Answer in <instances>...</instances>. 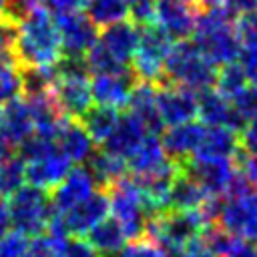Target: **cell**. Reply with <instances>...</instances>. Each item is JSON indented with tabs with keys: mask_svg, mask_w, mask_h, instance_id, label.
Masks as SVG:
<instances>
[{
	"mask_svg": "<svg viewBox=\"0 0 257 257\" xmlns=\"http://www.w3.org/2000/svg\"><path fill=\"white\" fill-rule=\"evenodd\" d=\"M14 60L26 66H52L62 60V42L56 16L46 6L32 8L14 20Z\"/></svg>",
	"mask_w": 257,
	"mask_h": 257,
	"instance_id": "obj_1",
	"label": "cell"
},
{
	"mask_svg": "<svg viewBox=\"0 0 257 257\" xmlns=\"http://www.w3.org/2000/svg\"><path fill=\"white\" fill-rule=\"evenodd\" d=\"M239 16L227 6H201L193 30L195 44L205 56L217 64H229L239 58L241 36L237 28Z\"/></svg>",
	"mask_w": 257,
	"mask_h": 257,
	"instance_id": "obj_2",
	"label": "cell"
},
{
	"mask_svg": "<svg viewBox=\"0 0 257 257\" xmlns=\"http://www.w3.org/2000/svg\"><path fill=\"white\" fill-rule=\"evenodd\" d=\"M217 70L219 66L205 56V52L195 44V40L179 38L173 42L165 58L163 80L177 82L195 92H201L205 88L215 86Z\"/></svg>",
	"mask_w": 257,
	"mask_h": 257,
	"instance_id": "obj_3",
	"label": "cell"
},
{
	"mask_svg": "<svg viewBox=\"0 0 257 257\" xmlns=\"http://www.w3.org/2000/svg\"><path fill=\"white\" fill-rule=\"evenodd\" d=\"M16 153L24 159L26 165V183L40 187L44 191H52L70 171V159L58 149L54 139L32 135L24 141Z\"/></svg>",
	"mask_w": 257,
	"mask_h": 257,
	"instance_id": "obj_4",
	"label": "cell"
},
{
	"mask_svg": "<svg viewBox=\"0 0 257 257\" xmlns=\"http://www.w3.org/2000/svg\"><path fill=\"white\" fill-rule=\"evenodd\" d=\"M52 94L68 118H82L84 112L94 104L90 90V72L82 58L62 56L58 62V78L52 86Z\"/></svg>",
	"mask_w": 257,
	"mask_h": 257,
	"instance_id": "obj_5",
	"label": "cell"
},
{
	"mask_svg": "<svg viewBox=\"0 0 257 257\" xmlns=\"http://www.w3.org/2000/svg\"><path fill=\"white\" fill-rule=\"evenodd\" d=\"M110 203V217L118 221L124 235L131 239L143 237L149 221V207L139 183L133 177H120L118 181L104 187Z\"/></svg>",
	"mask_w": 257,
	"mask_h": 257,
	"instance_id": "obj_6",
	"label": "cell"
},
{
	"mask_svg": "<svg viewBox=\"0 0 257 257\" xmlns=\"http://www.w3.org/2000/svg\"><path fill=\"white\" fill-rule=\"evenodd\" d=\"M4 205L12 229H18L30 237L46 229V221L52 211L48 191L26 183L12 195H8L4 199Z\"/></svg>",
	"mask_w": 257,
	"mask_h": 257,
	"instance_id": "obj_7",
	"label": "cell"
},
{
	"mask_svg": "<svg viewBox=\"0 0 257 257\" xmlns=\"http://www.w3.org/2000/svg\"><path fill=\"white\" fill-rule=\"evenodd\" d=\"M173 38L157 24L143 26L141 38L135 48V54L131 58V70L137 80H147L159 84L163 80L165 70V58L173 46Z\"/></svg>",
	"mask_w": 257,
	"mask_h": 257,
	"instance_id": "obj_8",
	"label": "cell"
},
{
	"mask_svg": "<svg viewBox=\"0 0 257 257\" xmlns=\"http://www.w3.org/2000/svg\"><path fill=\"white\" fill-rule=\"evenodd\" d=\"M157 108L163 126L193 120L199 112V92L183 84L163 80L157 84Z\"/></svg>",
	"mask_w": 257,
	"mask_h": 257,
	"instance_id": "obj_9",
	"label": "cell"
},
{
	"mask_svg": "<svg viewBox=\"0 0 257 257\" xmlns=\"http://www.w3.org/2000/svg\"><path fill=\"white\" fill-rule=\"evenodd\" d=\"M183 169L211 195L227 199L229 189L239 173L235 159H187Z\"/></svg>",
	"mask_w": 257,
	"mask_h": 257,
	"instance_id": "obj_10",
	"label": "cell"
},
{
	"mask_svg": "<svg viewBox=\"0 0 257 257\" xmlns=\"http://www.w3.org/2000/svg\"><path fill=\"white\" fill-rule=\"evenodd\" d=\"M217 223L241 239L257 241V187L245 195L223 199Z\"/></svg>",
	"mask_w": 257,
	"mask_h": 257,
	"instance_id": "obj_11",
	"label": "cell"
},
{
	"mask_svg": "<svg viewBox=\"0 0 257 257\" xmlns=\"http://www.w3.org/2000/svg\"><path fill=\"white\" fill-rule=\"evenodd\" d=\"M54 16H56L58 32H60L62 56L82 58L88 52V48L96 42L98 26L84 14V10L62 12V14H54Z\"/></svg>",
	"mask_w": 257,
	"mask_h": 257,
	"instance_id": "obj_12",
	"label": "cell"
},
{
	"mask_svg": "<svg viewBox=\"0 0 257 257\" xmlns=\"http://www.w3.org/2000/svg\"><path fill=\"white\" fill-rule=\"evenodd\" d=\"M96 189H100L92 169L84 165H72L66 177L50 191V205L56 213H66L86 197H90Z\"/></svg>",
	"mask_w": 257,
	"mask_h": 257,
	"instance_id": "obj_13",
	"label": "cell"
},
{
	"mask_svg": "<svg viewBox=\"0 0 257 257\" xmlns=\"http://www.w3.org/2000/svg\"><path fill=\"white\" fill-rule=\"evenodd\" d=\"M135 82H137V78H135L131 66L122 68V70L90 74L92 100H94V104L122 110V108H126V102H128Z\"/></svg>",
	"mask_w": 257,
	"mask_h": 257,
	"instance_id": "obj_14",
	"label": "cell"
},
{
	"mask_svg": "<svg viewBox=\"0 0 257 257\" xmlns=\"http://www.w3.org/2000/svg\"><path fill=\"white\" fill-rule=\"evenodd\" d=\"M199 16L195 0H157V26H161L173 40L193 36Z\"/></svg>",
	"mask_w": 257,
	"mask_h": 257,
	"instance_id": "obj_15",
	"label": "cell"
},
{
	"mask_svg": "<svg viewBox=\"0 0 257 257\" xmlns=\"http://www.w3.org/2000/svg\"><path fill=\"white\" fill-rule=\"evenodd\" d=\"M64 227L68 235H86L98 221L110 215V203H108V193L104 187L96 189L90 197L68 209L66 213H60Z\"/></svg>",
	"mask_w": 257,
	"mask_h": 257,
	"instance_id": "obj_16",
	"label": "cell"
},
{
	"mask_svg": "<svg viewBox=\"0 0 257 257\" xmlns=\"http://www.w3.org/2000/svg\"><path fill=\"white\" fill-rule=\"evenodd\" d=\"M197 116L205 126H229L235 131L243 126V120L233 106V100L227 94H223L217 86H211L199 92Z\"/></svg>",
	"mask_w": 257,
	"mask_h": 257,
	"instance_id": "obj_17",
	"label": "cell"
},
{
	"mask_svg": "<svg viewBox=\"0 0 257 257\" xmlns=\"http://www.w3.org/2000/svg\"><path fill=\"white\" fill-rule=\"evenodd\" d=\"M139 38H141V26H137L133 20H120L104 26L98 32L96 40L118 64L128 66L135 48L139 44Z\"/></svg>",
	"mask_w": 257,
	"mask_h": 257,
	"instance_id": "obj_18",
	"label": "cell"
},
{
	"mask_svg": "<svg viewBox=\"0 0 257 257\" xmlns=\"http://www.w3.org/2000/svg\"><path fill=\"white\" fill-rule=\"evenodd\" d=\"M0 133L14 147V151L34 135V118H32L28 98L24 94L2 104Z\"/></svg>",
	"mask_w": 257,
	"mask_h": 257,
	"instance_id": "obj_19",
	"label": "cell"
},
{
	"mask_svg": "<svg viewBox=\"0 0 257 257\" xmlns=\"http://www.w3.org/2000/svg\"><path fill=\"white\" fill-rule=\"evenodd\" d=\"M203 133H205V124L201 120L197 122L193 118V120H187V122L169 124L161 135V143H163L165 153L171 159H175L179 163H185L197 151V147L203 139Z\"/></svg>",
	"mask_w": 257,
	"mask_h": 257,
	"instance_id": "obj_20",
	"label": "cell"
},
{
	"mask_svg": "<svg viewBox=\"0 0 257 257\" xmlns=\"http://www.w3.org/2000/svg\"><path fill=\"white\" fill-rule=\"evenodd\" d=\"M54 143L70 159L72 165L88 163L96 151L94 139L90 137V133L84 128V124L78 118H64V122L60 124L54 137Z\"/></svg>",
	"mask_w": 257,
	"mask_h": 257,
	"instance_id": "obj_21",
	"label": "cell"
},
{
	"mask_svg": "<svg viewBox=\"0 0 257 257\" xmlns=\"http://www.w3.org/2000/svg\"><path fill=\"white\" fill-rule=\"evenodd\" d=\"M147 133H149V128L143 124V120L137 118L133 112L124 110V112H120L112 133L108 135V139L100 147L108 153H114L122 159H128L133 155V151L141 145V141L147 137Z\"/></svg>",
	"mask_w": 257,
	"mask_h": 257,
	"instance_id": "obj_22",
	"label": "cell"
},
{
	"mask_svg": "<svg viewBox=\"0 0 257 257\" xmlns=\"http://www.w3.org/2000/svg\"><path fill=\"white\" fill-rule=\"evenodd\" d=\"M239 151V133L235 128L205 126L203 139L191 159H235Z\"/></svg>",
	"mask_w": 257,
	"mask_h": 257,
	"instance_id": "obj_23",
	"label": "cell"
},
{
	"mask_svg": "<svg viewBox=\"0 0 257 257\" xmlns=\"http://www.w3.org/2000/svg\"><path fill=\"white\" fill-rule=\"evenodd\" d=\"M126 110L133 112L137 118H141L143 124L149 128V133H159L163 122L157 108V84L147 80H137L131 90Z\"/></svg>",
	"mask_w": 257,
	"mask_h": 257,
	"instance_id": "obj_24",
	"label": "cell"
},
{
	"mask_svg": "<svg viewBox=\"0 0 257 257\" xmlns=\"http://www.w3.org/2000/svg\"><path fill=\"white\" fill-rule=\"evenodd\" d=\"M209 197L211 195L185 169H181V173L175 177L169 191V209H177V211L201 209Z\"/></svg>",
	"mask_w": 257,
	"mask_h": 257,
	"instance_id": "obj_25",
	"label": "cell"
},
{
	"mask_svg": "<svg viewBox=\"0 0 257 257\" xmlns=\"http://www.w3.org/2000/svg\"><path fill=\"white\" fill-rule=\"evenodd\" d=\"M167 159H169V155L165 153L163 143L157 137V133H147V137L141 141V145L126 159V167L133 177H143V175L155 171L157 167H161Z\"/></svg>",
	"mask_w": 257,
	"mask_h": 257,
	"instance_id": "obj_26",
	"label": "cell"
},
{
	"mask_svg": "<svg viewBox=\"0 0 257 257\" xmlns=\"http://www.w3.org/2000/svg\"><path fill=\"white\" fill-rule=\"evenodd\" d=\"M92 247L100 253V255H116L128 241V237L124 235L122 227L118 225V221L114 217H104L102 221H98L86 235H84Z\"/></svg>",
	"mask_w": 257,
	"mask_h": 257,
	"instance_id": "obj_27",
	"label": "cell"
},
{
	"mask_svg": "<svg viewBox=\"0 0 257 257\" xmlns=\"http://www.w3.org/2000/svg\"><path fill=\"white\" fill-rule=\"evenodd\" d=\"M88 163H90V169L100 187H108L110 183L118 181L120 177H124L128 173L126 159H122L114 153H108L102 147L98 151H94V155L90 157Z\"/></svg>",
	"mask_w": 257,
	"mask_h": 257,
	"instance_id": "obj_28",
	"label": "cell"
},
{
	"mask_svg": "<svg viewBox=\"0 0 257 257\" xmlns=\"http://www.w3.org/2000/svg\"><path fill=\"white\" fill-rule=\"evenodd\" d=\"M118 116H120V110L110 108V106H102V104H94V106H90L84 112V116L80 118V122L90 133V137L94 139V143L96 145H102L108 139V135L112 133Z\"/></svg>",
	"mask_w": 257,
	"mask_h": 257,
	"instance_id": "obj_29",
	"label": "cell"
},
{
	"mask_svg": "<svg viewBox=\"0 0 257 257\" xmlns=\"http://www.w3.org/2000/svg\"><path fill=\"white\" fill-rule=\"evenodd\" d=\"M128 6L131 0H88L84 12L98 28H104L108 24L126 20Z\"/></svg>",
	"mask_w": 257,
	"mask_h": 257,
	"instance_id": "obj_30",
	"label": "cell"
},
{
	"mask_svg": "<svg viewBox=\"0 0 257 257\" xmlns=\"http://www.w3.org/2000/svg\"><path fill=\"white\" fill-rule=\"evenodd\" d=\"M22 185H26V165L18 153H12L0 161V195L6 199Z\"/></svg>",
	"mask_w": 257,
	"mask_h": 257,
	"instance_id": "obj_31",
	"label": "cell"
},
{
	"mask_svg": "<svg viewBox=\"0 0 257 257\" xmlns=\"http://www.w3.org/2000/svg\"><path fill=\"white\" fill-rule=\"evenodd\" d=\"M24 90L22 68L14 58L0 60V106L20 96Z\"/></svg>",
	"mask_w": 257,
	"mask_h": 257,
	"instance_id": "obj_32",
	"label": "cell"
},
{
	"mask_svg": "<svg viewBox=\"0 0 257 257\" xmlns=\"http://www.w3.org/2000/svg\"><path fill=\"white\" fill-rule=\"evenodd\" d=\"M247 76H245V70L241 68V64L235 60V62H229V64H223L219 66L217 70V80H215V86L227 94L229 98H233L245 84H247Z\"/></svg>",
	"mask_w": 257,
	"mask_h": 257,
	"instance_id": "obj_33",
	"label": "cell"
},
{
	"mask_svg": "<svg viewBox=\"0 0 257 257\" xmlns=\"http://www.w3.org/2000/svg\"><path fill=\"white\" fill-rule=\"evenodd\" d=\"M62 243L64 239H58L42 231L38 235H32L24 251V257H62Z\"/></svg>",
	"mask_w": 257,
	"mask_h": 257,
	"instance_id": "obj_34",
	"label": "cell"
},
{
	"mask_svg": "<svg viewBox=\"0 0 257 257\" xmlns=\"http://www.w3.org/2000/svg\"><path fill=\"white\" fill-rule=\"evenodd\" d=\"M114 257H169V253L149 237H137L126 241V245Z\"/></svg>",
	"mask_w": 257,
	"mask_h": 257,
	"instance_id": "obj_35",
	"label": "cell"
},
{
	"mask_svg": "<svg viewBox=\"0 0 257 257\" xmlns=\"http://www.w3.org/2000/svg\"><path fill=\"white\" fill-rule=\"evenodd\" d=\"M231 100L243 122L255 118L257 116V82H247Z\"/></svg>",
	"mask_w": 257,
	"mask_h": 257,
	"instance_id": "obj_36",
	"label": "cell"
},
{
	"mask_svg": "<svg viewBox=\"0 0 257 257\" xmlns=\"http://www.w3.org/2000/svg\"><path fill=\"white\" fill-rule=\"evenodd\" d=\"M128 18L137 26H151L157 22V0H131Z\"/></svg>",
	"mask_w": 257,
	"mask_h": 257,
	"instance_id": "obj_37",
	"label": "cell"
},
{
	"mask_svg": "<svg viewBox=\"0 0 257 257\" xmlns=\"http://www.w3.org/2000/svg\"><path fill=\"white\" fill-rule=\"evenodd\" d=\"M28 241H30V235L18 229H10L0 241V257H24Z\"/></svg>",
	"mask_w": 257,
	"mask_h": 257,
	"instance_id": "obj_38",
	"label": "cell"
},
{
	"mask_svg": "<svg viewBox=\"0 0 257 257\" xmlns=\"http://www.w3.org/2000/svg\"><path fill=\"white\" fill-rule=\"evenodd\" d=\"M62 257H100L92 243L82 235H70L62 243Z\"/></svg>",
	"mask_w": 257,
	"mask_h": 257,
	"instance_id": "obj_39",
	"label": "cell"
},
{
	"mask_svg": "<svg viewBox=\"0 0 257 257\" xmlns=\"http://www.w3.org/2000/svg\"><path fill=\"white\" fill-rule=\"evenodd\" d=\"M235 161H237V169L243 175V179L251 187H257V153L239 151L237 157H235Z\"/></svg>",
	"mask_w": 257,
	"mask_h": 257,
	"instance_id": "obj_40",
	"label": "cell"
},
{
	"mask_svg": "<svg viewBox=\"0 0 257 257\" xmlns=\"http://www.w3.org/2000/svg\"><path fill=\"white\" fill-rule=\"evenodd\" d=\"M14 34L16 26L10 18H0V60L14 58Z\"/></svg>",
	"mask_w": 257,
	"mask_h": 257,
	"instance_id": "obj_41",
	"label": "cell"
},
{
	"mask_svg": "<svg viewBox=\"0 0 257 257\" xmlns=\"http://www.w3.org/2000/svg\"><path fill=\"white\" fill-rule=\"evenodd\" d=\"M239 149L245 153H257V116L245 120L239 128Z\"/></svg>",
	"mask_w": 257,
	"mask_h": 257,
	"instance_id": "obj_42",
	"label": "cell"
},
{
	"mask_svg": "<svg viewBox=\"0 0 257 257\" xmlns=\"http://www.w3.org/2000/svg\"><path fill=\"white\" fill-rule=\"evenodd\" d=\"M221 257H257V245H251L249 239H237Z\"/></svg>",
	"mask_w": 257,
	"mask_h": 257,
	"instance_id": "obj_43",
	"label": "cell"
},
{
	"mask_svg": "<svg viewBox=\"0 0 257 257\" xmlns=\"http://www.w3.org/2000/svg\"><path fill=\"white\" fill-rule=\"evenodd\" d=\"M50 12L54 14H62V12H78L84 10L88 0H46Z\"/></svg>",
	"mask_w": 257,
	"mask_h": 257,
	"instance_id": "obj_44",
	"label": "cell"
},
{
	"mask_svg": "<svg viewBox=\"0 0 257 257\" xmlns=\"http://www.w3.org/2000/svg\"><path fill=\"white\" fill-rule=\"evenodd\" d=\"M225 6L231 8L237 16H243V14H251V12H255V8H257V0H227Z\"/></svg>",
	"mask_w": 257,
	"mask_h": 257,
	"instance_id": "obj_45",
	"label": "cell"
},
{
	"mask_svg": "<svg viewBox=\"0 0 257 257\" xmlns=\"http://www.w3.org/2000/svg\"><path fill=\"white\" fill-rule=\"evenodd\" d=\"M10 219H8V213H6V205L0 209V241H2V237L10 231Z\"/></svg>",
	"mask_w": 257,
	"mask_h": 257,
	"instance_id": "obj_46",
	"label": "cell"
},
{
	"mask_svg": "<svg viewBox=\"0 0 257 257\" xmlns=\"http://www.w3.org/2000/svg\"><path fill=\"white\" fill-rule=\"evenodd\" d=\"M12 153H14V147H12V145L2 137V133H0V161L6 159V157L12 155Z\"/></svg>",
	"mask_w": 257,
	"mask_h": 257,
	"instance_id": "obj_47",
	"label": "cell"
},
{
	"mask_svg": "<svg viewBox=\"0 0 257 257\" xmlns=\"http://www.w3.org/2000/svg\"><path fill=\"white\" fill-rule=\"evenodd\" d=\"M227 0H201V6H225Z\"/></svg>",
	"mask_w": 257,
	"mask_h": 257,
	"instance_id": "obj_48",
	"label": "cell"
},
{
	"mask_svg": "<svg viewBox=\"0 0 257 257\" xmlns=\"http://www.w3.org/2000/svg\"><path fill=\"white\" fill-rule=\"evenodd\" d=\"M8 12V0H0V18H6Z\"/></svg>",
	"mask_w": 257,
	"mask_h": 257,
	"instance_id": "obj_49",
	"label": "cell"
},
{
	"mask_svg": "<svg viewBox=\"0 0 257 257\" xmlns=\"http://www.w3.org/2000/svg\"><path fill=\"white\" fill-rule=\"evenodd\" d=\"M0 118H2V106H0Z\"/></svg>",
	"mask_w": 257,
	"mask_h": 257,
	"instance_id": "obj_50",
	"label": "cell"
},
{
	"mask_svg": "<svg viewBox=\"0 0 257 257\" xmlns=\"http://www.w3.org/2000/svg\"><path fill=\"white\" fill-rule=\"evenodd\" d=\"M175 257H181V255H175Z\"/></svg>",
	"mask_w": 257,
	"mask_h": 257,
	"instance_id": "obj_51",
	"label": "cell"
},
{
	"mask_svg": "<svg viewBox=\"0 0 257 257\" xmlns=\"http://www.w3.org/2000/svg\"><path fill=\"white\" fill-rule=\"evenodd\" d=\"M255 14H257V8H255Z\"/></svg>",
	"mask_w": 257,
	"mask_h": 257,
	"instance_id": "obj_52",
	"label": "cell"
},
{
	"mask_svg": "<svg viewBox=\"0 0 257 257\" xmlns=\"http://www.w3.org/2000/svg\"><path fill=\"white\" fill-rule=\"evenodd\" d=\"M255 245H257V241H255Z\"/></svg>",
	"mask_w": 257,
	"mask_h": 257,
	"instance_id": "obj_53",
	"label": "cell"
},
{
	"mask_svg": "<svg viewBox=\"0 0 257 257\" xmlns=\"http://www.w3.org/2000/svg\"><path fill=\"white\" fill-rule=\"evenodd\" d=\"M195 2H197V0H195Z\"/></svg>",
	"mask_w": 257,
	"mask_h": 257,
	"instance_id": "obj_54",
	"label": "cell"
}]
</instances>
